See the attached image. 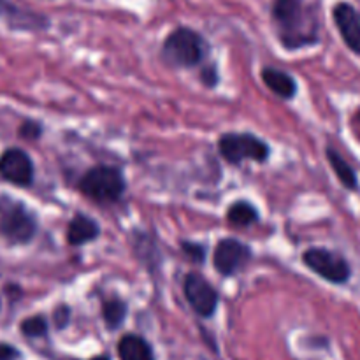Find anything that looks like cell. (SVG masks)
Returning <instances> with one entry per match:
<instances>
[{"instance_id":"1","label":"cell","mask_w":360,"mask_h":360,"mask_svg":"<svg viewBox=\"0 0 360 360\" xmlns=\"http://www.w3.org/2000/svg\"><path fill=\"white\" fill-rule=\"evenodd\" d=\"M273 18L285 48L299 49L319 41L315 13L306 6L304 0H274Z\"/></svg>"},{"instance_id":"2","label":"cell","mask_w":360,"mask_h":360,"mask_svg":"<svg viewBox=\"0 0 360 360\" xmlns=\"http://www.w3.org/2000/svg\"><path fill=\"white\" fill-rule=\"evenodd\" d=\"M207 46L197 32L176 28L164 42V58L178 67H193L202 62Z\"/></svg>"},{"instance_id":"3","label":"cell","mask_w":360,"mask_h":360,"mask_svg":"<svg viewBox=\"0 0 360 360\" xmlns=\"http://www.w3.org/2000/svg\"><path fill=\"white\" fill-rule=\"evenodd\" d=\"M79 188L84 195L97 202H116L125 192V181L116 167L98 165L83 176Z\"/></svg>"},{"instance_id":"4","label":"cell","mask_w":360,"mask_h":360,"mask_svg":"<svg viewBox=\"0 0 360 360\" xmlns=\"http://www.w3.org/2000/svg\"><path fill=\"white\" fill-rule=\"evenodd\" d=\"M218 150L225 160L236 165L245 160L264 162L269 157V146L253 134H224Z\"/></svg>"},{"instance_id":"5","label":"cell","mask_w":360,"mask_h":360,"mask_svg":"<svg viewBox=\"0 0 360 360\" xmlns=\"http://www.w3.org/2000/svg\"><path fill=\"white\" fill-rule=\"evenodd\" d=\"M306 266L327 280L329 283H347L352 276V269L343 255L327 248H309L302 255Z\"/></svg>"},{"instance_id":"6","label":"cell","mask_w":360,"mask_h":360,"mask_svg":"<svg viewBox=\"0 0 360 360\" xmlns=\"http://www.w3.org/2000/svg\"><path fill=\"white\" fill-rule=\"evenodd\" d=\"M35 231L37 224L27 207L9 200L0 206V232L11 243H28L35 236Z\"/></svg>"},{"instance_id":"7","label":"cell","mask_w":360,"mask_h":360,"mask_svg":"<svg viewBox=\"0 0 360 360\" xmlns=\"http://www.w3.org/2000/svg\"><path fill=\"white\" fill-rule=\"evenodd\" d=\"M252 257V250L243 245L238 239H221L217 245L213 253V264L217 271L224 276H232L239 273L248 264Z\"/></svg>"},{"instance_id":"8","label":"cell","mask_w":360,"mask_h":360,"mask_svg":"<svg viewBox=\"0 0 360 360\" xmlns=\"http://www.w3.org/2000/svg\"><path fill=\"white\" fill-rule=\"evenodd\" d=\"M185 297L193 311L200 316H211L218 306V294L200 274L190 273L185 280Z\"/></svg>"},{"instance_id":"9","label":"cell","mask_w":360,"mask_h":360,"mask_svg":"<svg viewBox=\"0 0 360 360\" xmlns=\"http://www.w3.org/2000/svg\"><path fill=\"white\" fill-rule=\"evenodd\" d=\"M0 174L18 186L30 185L34 179V164L20 148H11L0 157Z\"/></svg>"},{"instance_id":"10","label":"cell","mask_w":360,"mask_h":360,"mask_svg":"<svg viewBox=\"0 0 360 360\" xmlns=\"http://www.w3.org/2000/svg\"><path fill=\"white\" fill-rule=\"evenodd\" d=\"M334 21L345 44L360 56V14L350 4L341 2L334 7Z\"/></svg>"},{"instance_id":"11","label":"cell","mask_w":360,"mask_h":360,"mask_svg":"<svg viewBox=\"0 0 360 360\" xmlns=\"http://www.w3.org/2000/svg\"><path fill=\"white\" fill-rule=\"evenodd\" d=\"M98 234H101V227L97 221L91 220L86 214H76L67 229V241L72 246H79L97 239Z\"/></svg>"},{"instance_id":"12","label":"cell","mask_w":360,"mask_h":360,"mask_svg":"<svg viewBox=\"0 0 360 360\" xmlns=\"http://www.w3.org/2000/svg\"><path fill=\"white\" fill-rule=\"evenodd\" d=\"M262 79L267 84V88L278 94L283 98H292L297 91V84L292 76H288L287 72L280 69H273V67H266L262 70Z\"/></svg>"},{"instance_id":"13","label":"cell","mask_w":360,"mask_h":360,"mask_svg":"<svg viewBox=\"0 0 360 360\" xmlns=\"http://www.w3.org/2000/svg\"><path fill=\"white\" fill-rule=\"evenodd\" d=\"M118 355L122 360H155L150 345L136 334H129L120 340Z\"/></svg>"},{"instance_id":"14","label":"cell","mask_w":360,"mask_h":360,"mask_svg":"<svg viewBox=\"0 0 360 360\" xmlns=\"http://www.w3.org/2000/svg\"><path fill=\"white\" fill-rule=\"evenodd\" d=\"M327 160H329L330 167H333L334 174L338 176V179L341 181V185L348 190H357L359 188V181H357V174L352 169V165L338 153L334 148H327Z\"/></svg>"},{"instance_id":"15","label":"cell","mask_w":360,"mask_h":360,"mask_svg":"<svg viewBox=\"0 0 360 360\" xmlns=\"http://www.w3.org/2000/svg\"><path fill=\"white\" fill-rule=\"evenodd\" d=\"M227 218L232 225L246 227V225H252L259 220V213H257L255 206H252L250 202H246V200H238V202H234L229 207Z\"/></svg>"},{"instance_id":"16","label":"cell","mask_w":360,"mask_h":360,"mask_svg":"<svg viewBox=\"0 0 360 360\" xmlns=\"http://www.w3.org/2000/svg\"><path fill=\"white\" fill-rule=\"evenodd\" d=\"M102 315H104V320L109 329H118L127 315L125 302L118 301V299L108 301L104 304V309H102Z\"/></svg>"},{"instance_id":"17","label":"cell","mask_w":360,"mask_h":360,"mask_svg":"<svg viewBox=\"0 0 360 360\" xmlns=\"http://www.w3.org/2000/svg\"><path fill=\"white\" fill-rule=\"evenodd\" d=\"M46 330H48V323H46L44 316H30L21 323V333L27 334L28 338L44 336Z\"/></svg>"},{"instance_id":"18","label":"cell","mask_w":360,"mask_h":360,"mask_svg":"<svg viewBox=\"0 0 360 360\" xmlns=\"http://www.w3.org/2000/svg\"><path fill=\"white\" fill-rule=\"evenodd\" d=\"M181 248L183 252H185V255L190 257L192 260H195V262H202L204 255H206L202 246L195 245V243H183Z\"/></svg>"},{"instance_id":"19","label":"cell","mask_w":360,"mask_h":360,"mask_svg":"<svg viewBox=\"0 0 360 360\" xmlns=\"http://www.w3.org/2000/svg\"><path fill=\"white\" fill-rule=\"evenodd\" d=\"M20 134L23 137H27V139H37V137L41 136V127L34 122H25L23 125H21Z\"/></svg>"},{"instance_id":"20","label":"cell","mask_w":360,"mask_h":360,"mask_svg":"<svg viewBox=\"0 0 360 360\" xmlns=\"http://www.w3.org/2000/svg\"><path fill=\"white\" fill-rule=\"evenodd\" d=\"M67 320H69V308H65V306H60V308L55 311L56 326L63 327L67 323Z\"/></svg>"},{"instance_id":"21","label":"cell","mask_w":360,"mask_h":360,"mask_svg":"<svg viewBox=\"0 0 360 360\" xmlns=\"http://www.w3.org/2000/svg\"><path fill=\"white\" fill-rule=\"evenodd\" d=\"M18 357V352L9 345H0V360H14Z\"/></svg>"},{"instance_id":"22","label":"cell","mask_w":360,"mask_h":360,"mask_svg":"<svg viewBox=\"0 0 360 360\" xmlns=\"http://www.w3.org/2000/svg\"><path fill=\"white\" fill-rule=\"evenodd\" d=\"M354 132L359 136V141H360V112H357L354 118Z\"/></svg>"},{"instance_id":"23","label":"cell","mask_w":360,"mask_h":360,"mask_svg":"<svg viewBox=\"0 0 360 360\" xmlns=\"http://www.w3.org/2000/svg\"><path fill=\"white\" fill-rule=\"evenodd\" d=\"M91 360H109L108 357H95V359H91Z\"/></svg>"}]
</instances>
